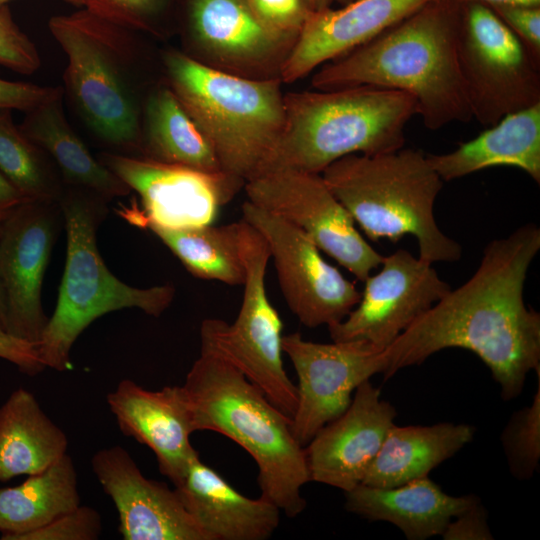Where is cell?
I'll return each instance as SVG.
<instances>
[{
    "label": "cell",
    "instance_id": "cell-33",
    "mask_svg": "<svg viewBox=\"0 0 540 540\" xmlns=\"http://www.w3.org/2000/svg\"><path fill=\"white\" fill-rule=\"evenodd\" d=\"M88 11L140 33L162 36L178 0H80Z\"/></svg>",
    "mask_w": 540,
    "mask_h": 540
},
{
    "label": "cell",
    "instance_id": "cell-15",
    "mask_svg": "<svg viewBox=\"0 0 540 540\" xmlns=\"http://www.w3.org/2000/svg\"><path fill=\"white\" fill-rule=\"evenodd\" d=\"M282 350L298 378L291 421L302 446L348 408L362 382L383 370L382 351L364 341L317 343L295 332L282 337Z\"/></svg>",
    "mask_w": 540,
    "mask_h": 540
},
{
    "label": "cell",
    "instance_id": "cell-27",
    "mask_svg": "<svg viewBox=\"0 0 540 540\" xmlns=\"http://www.w3.org/2000/svg\"><path fill=\"white\" fill-rule=\"evenodd\" d=\"M67 449V436L30 391L18 388L0 407L1 482L42 472Z\"/></svg>",
    "mask_w": 540,
    "mask_h": 540
},
{
    "label": "cell",
    "instance_id": "cell-12",
    "mask_svg": "<svg viewBox=\"0 0 540 540\" xmlns=\"http://www.w3.org/2000/svg\"><path fill=\"white\" fill-rule=\"evenodd\" d=\"M244 188L249 202L300 229L358 280L364 282L381 265L383 256L364 239L321 174L270 170L247 180Z\"/></svg>",
    "mask_w": 540,
    "mask_h": 540
},
{
    "label": "cell",
    "instance_id": "cell-39",
    "mask_svg": "<svg viewBox=\"0 0 540 540\" xmlns=\"http://www.w3.org/2000/svg\"><path fill=\"white\" fill-rule=\"evenodd\" d=\"M444 540L494 539L487 522V512L480 501L455 516L441 535Z\"/></svg>",
    "mask_w": 540,
    "mask_h": 540
},
{
    "label": "cell",
    "instance_id": "cell-13",
    "mask_svg": "<svg viewBox=\"0 0 540 540\" xmlns=\"http://www.w3.org/2000/svg\"><path fill=\"white\" fill-rule=\"evenodd\" d=\"M242 219L265 239L286 303L304 326L330 327L357 305L361 292L300 229L248 200Z\"/></svg>",
    "mask_w": 540,
    "mask_h": 540
},
{
    "label": "cell",
    "instance_id": "cell-43",
    "mask_svg": "<svg viewBox=\"0 0 540 540\" xmlns=\"http://www.w3.org/2000/svg\"><path fill=\"white\" fill-rule=\"evenodd\" d=\"M0 328L8 332L7 308L0 280ZM9 333V332H8Z\"/></svg>",
    "mask_w": 540,
    "mask_h": 540
},
{
    "label": "cell",
    "instance_id": "cell-42",
    "mask_svg": "<svg viewBox=\"0 0 540 540\" xmlns=\"http://www.w3.org/2000/svg\"><path fill=\"white\" fill-rule=\"evenodd\" d=\"M459 2H468V1H478L485 3L487 5L491 4H523V5H532V6H540V0H456Z\"/></svg>",
    "mask_w": 540,
    "mask_h": 540
},
{
    "label": "cell",
    "instance_id": "cell-37",
    "mask_svg": "<svg viewBox=\"0 0 540 540\" xmlns=\"http://www.w3.org/2000/svg\"><path fill=\"white\" fill-rule=\"evenodd\" d=\"M488 6L540 61V6L505 3Z\"/></svg>",
    "mask_w": 540,
    "mask_h": 540
},
{
    "label": "cell",
    "instance_id": "cell-9",
    "mask_svg": "<svg viewBox=\"0 0 540 540\" xmlns=\"http://www.w3.org/2000/svg\"><path fill=\"white\" fill-rule=\"evenodd\" d=\"M240 251L245 281L239 313L230 324L217 318L202 321L201 352L232 365L292 418L298 401L297 387L284 369L283 325L265 287L270 252L262 235L243 219L240 220Z\"/></svg>",
    "mask_w": 540,
    "mask_h": 540
},
{
    "label": "cell",
    "instance_id": "cell-19",
    "mask_svg": "<svg viewBox=\"0 0 540 540\" xmlns=\"http://www.w3.org/2000/svg\"><path fill=\"white\" fill-rule=\"evenodd\" d=\"M395 417L380 389L370 379L362 382L348 408L304 446L310 481L344 493L361 484Z\"/></svg>",
    "mask_w": 540,
    "mask_h": 540
},
{
    "label": "cell",
    "instance_id": "cell-4",
    "mask_svg": "<svg viewBox=\"0 0 540 540\" xmlns=\"http://www.w3.org/2000/svg\"><path fill=\"white\" fill-rule=\"evenodd\" d=\"M182 387L195 432L214 431L238 444L257 464L261 496L290 518L301 514V490L310 477L291 418L240 371L209 353H200Z\"/></svg>",
    "mask_w": 540,
    "mask_h": 540
},
{
    "label": "cell",
    "instance_id": "cell-24",
    "mask_svg": "<svg viewBox=\"0 0 540 540\" xmlns=\"http://www.w3.org/2000/svg\"><path fill=\"white\" fill-rule=\"evenodd\" d=\"M443 181L496 166L516 167L540 183V103L507 114L445 154L426 155Z\"/></svg>",
    "mask_w": 540,
    "mask_h": 540
},
{
    "label": "cell",
    "instance_id": "cell-5",
    "mask_svg": "<svg viewBox=\"0 0 540 540\" xmlns=\"http://www.w3.org/2000/svg\"><path fill=\"white\" fill-rule=\"evenodd\" d=\"M283 99V129L259 174L276 169L321 174L346 155L395 152L404 147L405 128L418 115L412 95L370 85L292 92Z\"/></svg>",
    "mask_w": 540,
    "mask_h": 540
},
{
    "label": "cell",
    "instance_id": "cell-40",
    "mask_svg": "<svg viewBox=\"0 0 540 540\" xmlns=\"http://www.w3.org/2000/svg\"><path fill=\"white\" fill-rule=\"evenodd\" d=\"M0 358L11 362L29 376L37 375L45 369L37 344L18 338L1 328Z\"/></svg>",
    "mask_w": 540,
    "mask_h": 540
},
{
    "label": "cell",
    "instance_id": "cell-16",
    "mask_svg": "<svg viewBox=\"0 0 540 540\" xmlns=\"http://www.w3.org/2000/svg\"><path fill=\"white\" fill-rule=\"evenodd\" d=\"M63 221L58 202L23 201L0 223V280L8 332L35 344L48 321L42 284Z\"/></svg>",
    "mask_w": 540,
    "mask_h": 540
},
{
    "label": "cell",
    "instance_id": "cell-20",
    "mask_svg": "<svg viewBox=\"0 0 540 540\" xmlns=\"http://www.w3.org/2000/svg\"><path fill=\"white\" fill-rule=\"evenodd\" d=\"M107 404L122 433L150 448L160 473L177 485L199 455L190 441L195 429L183 387L152 391L124 379L107 394Z\"/></svg>",
    "mask_w": 540,
    "mask_h": 540
},
{
    "label": "cell",
    "instance_id": "cell-46",
    "mask_svg": "<svg viewBox=\"0 0 540 540\" xmlns=\"http://www.w3.org/2000/svg\"><path fill=\"white\" fill-rule=\"evenodd\" d=\"M353 1H355V0H335L334 2L344 6V5H347V4H349V3L353 2Z\"/></svg>",
    "mask_w": 540,
    "mask_h": 540
},
{
    "label": "cell",
    "instance_id": "cell-36",
    "mask_svg": "<svg viewBox=\"0 0 540 540\" xmlns=\"http://www.w3.org/2000/svg\"><path fill=\"white\" fill-rule=\"evenodd\" d=\"M254 14L271 30L298 38L315 11L312 0H246Z\"/></svg>",
    "mask_w": 540,
    "mask_h": 540
},
{
    "label": "cell",
    "instance_id": "cell-21",
    "mask_svg": "<svg viewBox=\"0 0 540 540\" xmlns=\"http://www.w3.org/2000/svg\"><path fill=\"white\" fill-rule=\"evenodd\" d=\"M431 0H355L314 11L283 62L279 77L297 81L317 66L369 42Z\"/></svg>",
    "mask_w": 540,
    "mask_h": 540
},
{
    "label": "cell",
    "instance_id": "cell-8",
    "mask_svg": "<svg viewBox=\"0 0 540 540\" xmlns=\"http://www.w3.org/2000/svg\"><path fill=\"white\" fill-rule=\"evenodd\" d=\"M106 202L95 192L73 186H65L58 200L66 228V260L54 313L37 344L45 368L70 370L73 344L104 314L138 308L159 317L174 299L172 285L137 288L108 269L96 241L107 214Z\"/></svg>",
    "mask_w": 540,
    "mask_h": 540
},
{
    "label": "cell",
    "instance_id": "cell-7",
    "mask_svg": "<svg viewBox=\"0 0 540 540\" xmlns=\"http://www.w3.org/2000/svg\"><path fill=\"white\" fill-rule=\"evenodd\" d=\"M165 82L212 146L224 172L245 182L260 173L284 124L279 78H248L169 49Z\"/></svg>",
    "mask_w": 540,
    "mask_h": 540
},
{
    "label": "cell",
    "instance_id": "cell-44",
    "mask_svg": "<svg viewBox=\"0 0 540 540\" xmlns=\"http://www.w3.org/2000/svg\"><path fill=\"white\" fill-rule=\"evenodd\" d=\"M335 0H312L315 11H320L331 7Z\"/></svg>",
    "mask_w": 540,
    "mask_h": 540
},
{
    "label": "cell",
    "instance_id": "cell-31",
    "mask_svg": "<svg viewBox=\"0 0 540 540\" xmlns=\"http://www.w3.org/2000/svg\"><path fill=\"white\" fill-rule=\"evenodd\" d=\"M0 171L26 201L58 202L65 184L50 157L0 109Z\"/></svg>",
    "mask_w": 540,
    "mask_h": 540
},
{
    "label": "cell",
    "instance_id": "cell-18",
    "mask_svg": "<svg viewBox=\"0 0 540 540\" xmlns=\"http://www.w3.org/2000/svg\"><path fill=\"white\" fill-rule=\"evenodd\" d=\"M92 470L119 516L125 540H209L184 507L177 491L145 477L121 446L97 451Z\"/></svg>",
    "mask_w": 540,
    "mask_h": 540
},
{
    "label": "cell",
    "instance_id": "cell-14",
    "mask_svg": "<svg viewBox=\"0 0 540 540\" xmlns=\"http://www.w3.org/2000/svg\"><path fill=\"white\" fill-rule=\"evenodd\" d=\"M380 266L364 280L357 305L328 327L332 341H364L383 351L451 289L432 263L405 249L383 256Z\"/></svg>",
    "mask_w": 540,
    "mask_h": 540
},
{
    "label": "cell",
    "instance_id": "cell-2",
    "mask_svg": "<svg viewBox=\"0 0 540 540\" xmlns=\"http://www.w3.org/2000/svg\"><path fill=\"white\" fill-rule=\"evenodd\" d=\"M462 2L431 0L369 42L323 64L316 90L361 85L412 95L430 130L473 116L458 60Z\"/></svg>",
    "mask_w": 540,
    "mask_h": 540
},
{
    "label": "cell",
    "instance_id": "cell-34",
    "mask_svg": "<svg viewBox=\"0 0 540 540\" xmlns=\"http://www.w3.org/2000/svg\"><path fill=\"white\" fill-rule=\"evenodd\" d=\"M40 64L35 44L16 24L9 6H0V66L29 75Z\"/></svg>",
    "mask_w": 540,
    "mask_h": 540
},
{
    "label": "cell",
    "instance_id": "cell-45",
    "mask_svg": "<svg viewBox=\"0 0 540 540\" xmlns=\"http://www.w3.org/2000/svg\"><path fill=\"white\" fill-rule=\"evenodd\" d=\"M10 0H0V6H3V5H7V3L9 2ZM66 3H69V4H72V5H75L77 7L79 6H82L80 0H62Z\"/></svg>",
    "mask_w": 540,
    "mask_h": 540
},
{
    "label": "cell",
    "instance_id": "cell-6",
    "mask_svg": "<svg viewBox=\"0 0 540 540\" xmlns=\"http://www.w3.org/2000/svg\"><path fill=\"white\" fill-rule=\"evenodd\" d=\"M335 197L372 241L397 242L412 235L419 258L456 262L462 247L444 234L434 216L443 180L420 150L346 155L321 173Z\"/></svg>",
    "mask_w": 540,
    "mask_h": 540
},
{
    "label": "cell",
    "instance_id": "cell-17",
    "mask_svg": "<svg viewBox=\"0 0 540 540\" xmlns=\"http://www.w3.org/2000/svg\"><path fill=\"white\" fill-rule=\"evenodd\" d=\"M177 17L194 50L219 69L248 78L280 71L297 40L268 28L246 0H178Z\"/></svg>",
    "mask_w": 540,
    "mask_h": 540
},
{
    "label": "cell",
    "instance_id": "cell-29",
    "mask_svg": "<svg viewBox=\"0 0 540 540\" xmlns=\"http://www.w3.org/2000/svg\"><path fill=\"white\" fill-rule=\"evenodd\" d=\"M80 505L78 477L67 453L20 485L0 488V532L19 540Z\"/></svg>",
    "mask_w": 540,
    "mask_h": 540
},
{
    "label": "cell",
    "instance_id": "cell-23",
    "mask_svg": "<svg viewBox=\"0 0 540 540\" xmlns=\"http://www.w3.org/2000/svg\"><path fill=\"white\" fill-rule=\"evenodd\" d=\"M345 508L368 521H385L408 540L441 536L449 522L479 500L474 495L446 494L428 476L379 488L359 484L345 492Z\"/></svg>",
    "mask_w": 540,
    "mask_h": 540
},
{
    "label": "cell",
    "instance_id": "cell-32",
    "mask_svg": "<svg viewBox=\"0 0 540 540\" xmlns=\"http://www.w3.org/2000/svg\"><path fill=\"white\" fill-rule=\"evenodd\" d=\"M537 378V391L532 403L516 411L501 434L510 472L518 480H529L539 467L540 372Z\"/></svg>",
    "mask_w": 540,
    "mask_h": 540
},
{
    "label": "cell",
    "instance_id": "cell-10",
    "mask_svg": "<svg viewBox=\"0 0 540 540\" xmlns=\"http://www.w3.org/2000/svg\"><path fill=\"white\" fill-rule=\"evenodd\" d=\"M458 60L480 124L540 103V61L485 3L462 2Z\"/></svg>",
    "mask_w": 540,
    "mask_h": 540
},
{
    "label": "cell",
    "instance_id": "cell-41",
    "mask_svg": "<svg viewBox=\"0 0 540 540\" xmlns=\"http://www.w3.org/2000/svg\"><path fill=\"white\" fill-rule=\"evenodd\" d=\"M23 201L26 200L0 171V223Z\"/></svg>",
    "mask_w": 540,
    "mask_h": 540
},
{
    "label": "cell",
    "instance_id": "cell-26",
    "mask_svg": "<svg viewBox=\"0 0 540 540\" xmlns=\"http://www.w3.org/2000/svg\"><path fill=\"white\" fill-rule=\"evenodd\" d=\"M475 428L443 422L389 429L361 484L389 488L428 476L473 440Z\"/></svg>",
    "mask_w": 540,
    "mask_h": 540
},
{
    "label": "cell",
    "instance_id": "cell-25",
    "mask_svg": "<svg viewBox=\"0 0 540 540\" xmlns=\"http://www.w3.org/2000/svg\"><path fill=\"white\" fill-rule=\"evenodd\" d=\"M63 96L61 91L25 112L19 129L50 157L65 186L90 190L106 200L128 195L129 187L92 156L68 123Z\"/></svg>",
    "mask_w": 540,
    "mask_h": 540
},
{
    "label": "cell",
    "instance_id": "cell-11",
    "mask_svg": "<svg viewBox=\"0 0 540 540\" xmlns=\"http://www.w3.org/2000/svg\"><path fill=\"white\" fill-rule=\"evenodd\" d=\"M99 161L141 199L119 213L129 223L185 228L209 225L244 186L245 181L224 171L209 172L142 156L102 152Z\"/></svg>",
    "mask_w": 540,
    "mask_h": 540
},
{
    "label": "cell",
    "instance_id": "cell-28",
    "mask_svg": "<svg viewBox=\"0 0 540 540\" xmlns=\"http://www.w3.org/2000/svg\"><path fill=\"white\" fill-rule=\"evenodd\" d=\"M140 156L209 172L223 171L212 146L166 82L159 83L146 100Z\"/></svg>",
    "mask_w": 540,
    "mask_h": 540
},
{
    "label": "cell",
    "instance_id": "cell-3",
    "mask_svg": "<svg viewBox=\"0 0 540 540\" xmlns=\"http://www.w3.org/2000/svg\"><path fill=\"white\" fill-rule=\"evenodd\" d=\"M67 58L63 93L90 132L116 153L140 156L144 90L140 32L87 9L50 18Z\"/></svg>",
    "mask_w": 540,
    "mask_h": 540
},
{
    "label": "cell",
    "instance_id": "cell-22",
    "mask_svg": "<svg viewBox=\"0 0 540 540\" xmlns=\"http://www.w3.org/2000/svg\"><path fill=\"white\" fill-rule=\"evenodd\" d=\"M175 490L209 540H265L280 523L281 510L274 503L239 493L199 455Z\"/></svg>",
    "mask_w": 540,
    "mask_h": 540
},
{
    "label": "cell",
    "instance_id": "cell-30",
    "mask_svg": "<svg viewBox=\"0 0 540 540\" xmlns=\"http://www.w3.org/2000/svg\"><path fill=\"white\" fill-rule=\"evenodd\" d=\"M193 276L227 285H243L240 221L223 226L185 228L148 226Z\"/></svg>",
    "mask_w": 540,
    "mask_h": 540
},
{
    "label": "cell",
    "instance_id": "cell-1",
    "mask_svg": "<svg viewBox=\"0 0 540 540\" xmlns=\"http://www.w3.org/2000/svg\"><path fill=\"white\" fill-rule=\"evenodd\" d=\"M539 250L540 229L534 223L489 242L474 274L381 352L384 379L446 348H463L490 369L502 399L520 395L527 375L540 372V314L523 296Z\"/></svg>",
    "mask_w": 540,
    "mask_h": 540
},
{
    "label": "cell",
    "instance_id": "cell-38",
    "mask_svg": "<svg viewBox=\"0 0 540 540\" xmlns=\"http://www.w3.org/2000/svg\"><path fill=\"white\" fill-rule=\"evenodd\" d=\"M61 91L63 88L59 86H40L0 78V109L27 112Z\"/></svg>",
    "mask_w": 540,
    "mask_h": 540
},
{
    "label": "cell",
    "instance_id": "cell-35",
    "mask_svg": "<svg viewBox=\"0 0 540 540\" xmlns=\"http://www.w3.org/2000/svg\"><path fill=\"white\" fill-rule=\"evenodd\" d=\"M101 531L102 519L98 511L80 504L19 540H96Z\"/></svg>",
    "mask_w": 540,
    "mask_h": 540
}]
</instances>
